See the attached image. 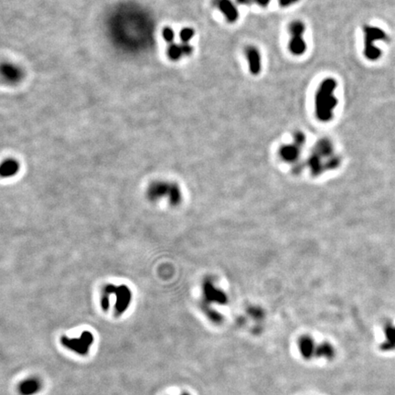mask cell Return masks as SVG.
I'll return each mask as SVG.
<instances>
[{
  "mask_svg": "<svg viewBox=\"0 0 395 395\" xmlns=\"http://www.w3.org/2000/svg\"><path fill=\"white\" fill-rule=\"evenodd\" d=\"M41 388V381L37 379H26L19 385V393L21 395H32L38 393Z\"/></svg>",
  "mask_w": 395,
  "mask_h": 395,
  "instance_id": "13",
  "label": "cell"
},
{
  "mask_svg": "<svg viewBox=\"0 0 395 395\" xmlns=\"http://www.w3.org/2000/svg\"><path fill=\"white\" fill-rule=\"evenodd\" d=\"M385 337L386 340L382 343L381 348L385 350L394 349L395 348V327L389 324L385 327Z\"/></svg>",
  "mask_w": 395,
  "mask_h": 395,
  "instance_id": "15",
  "label": "cell"
},
{
  "mask_svg": "<svg viewBox=\"0 0 395 395\" xmlns=\"http://www.w3.org/2000/svg\"><path fill=\"white\" fill-rule=\"evenodd\" d=\"M2 72H3L4 76H7L8 81H14V80L16 81L20 77L19 71L13 65H3Z\"/></svg>",
  "mask_w": 395,
  "mask_h": 395,
  "instance_id": "16",
  "label": "cell"
},
{
  "mask_svg": "<svg viewBox=\"0 0 395 395\" xmlns=\"http://www.w3.org/2000/svg\"><path fill=\"white\" fill-rule=\"evenodd\" d=\"M299 347L301 354L306 359H309L316 354V347L315 345L313 339L310 337L305 336L299 339Z\"/></svg>",
  "mask_w": 395,
  "mask_h": 395,
  "instance_id": "12",
  "label": "cell"
},
{
  "mask_svg": "<svg viewBox=\"0 0 395 395\" xmlns=\"http://www.w3.org/2000/svg\"><path fill=\"white\" fill-rule=\"evenodd\" d=\"M61 341L64 347L80 355H86L94 343V336L91 332L84 331L79 339H69L67 337H63Z\"/></svg>",
  "mask_w": 395,
  "mask_h": 395,
  "instance_id": "4",
  "label": "cell"
},
{
  "mask_svg": "<svg viewBox=\"0 0 395 395\" xmlns=\"http://www.w3.org/2000/svg\"><path fill=\"white\" fill-rule=\"evenodd\" d=\"M194 36V31L191 28H184L179 33V38L182 43H189Z\"/></svg>",
  "mask_w": 395,
  "mask_h": 395,
  "instance_id": "18",
  "label": "cell"
},
{
  "mask_svg": "<svg viewBox=\"0 0 395 395\" xmlns=\"http://www.w3.org/2000/svg\"></svg>",
  "mask_w": 395,
  "mask_h": 395,
  "instance_id": "22",
  "label": "cell"
},
{
  "mask_svg": "<svg viewBox=\"0 0 395 395\" xmlns=\"http://www.w3.org/2000/svg\"><path fill=\"white\" fill-rule=\"evenodd\" d=\"M315 355L316 357H324L327 359H331L334 355V350H333V348L331 347V345H330L329 343H324L320 346L316 347Z\"/></svg>",
  "mask_w": 395,
  "mask_h": 395,
  "instance_id": "17",
  "label": "cell"
},
{
  "mask_svg": "<svg viewBox=\"0 0 395 395\" xmlns=\"http://www.w3.org/2000/svg\"><path fill=\"white\" fill-rule=\"evenodd\" d=\"M193 48L189 43L176 44L171 43L168 48L167 54L171 61H178L183 56H189L192 53Z\"/></svg>",
  "mask_w": 395,
  "mask_h": 395,
  "instance_id": "8",
  "label": "cell"
},
{
  "mask_svg": "<svg viewBox=\"0 0 395 395\" xmlns=\"http://www.w3.org/2000/svg\"><path fill=\"white\" fill-rule=\"evenodd\" d=\"M253 1L256 2L260 6H263V7H266V6H267V4L270 2V0H252V2Z\"/></svg>",
  "mask_w": 395,
  "mask_h": 395,
  "instance_id": "21",
  "label": "cell"
},
{
  "mask_svg": "<svg viewBox=\"0 0 395 395\" xmlns=\"http://www.w3.org/2000/svg\"><path fill=\"white\" fill-rule=\"evenodd\" d=\"M245 54H246L248 63H249L251 73L253 75H257L262 68L261 55H260L258 48L253 46H250L245 49Z\"/></svg>",
  "mask_w": 395,
  "mask_h": 395,
  "instance_id": "10",
  "label": "cell"
},
{
  "mask_svg": "<svg viewBox=\"0 0 395 395\" xmlns=\"http://www.w3.org/2000/svg\"><path fill=\"white\" fill-rule=\"evenodd\" d=\"M337 82L332 78H327L320 83L316 95V115L318 120L329 122L332 119L333 111L338 105L334 95Z\"/></svg>",
  "mask_w": 395,
  "mask_h": 395,
  "instance_id": "1",
  "label": "cell"
},
{
  "mask_svg": "<svg viewBox=\"0 0 395 395\" xmlns=\"http://www.w3.org/2000/svg\"><path fill=\"white\" fill-rule=\"evenodd\" d=\"M215 5L230 23H234L238 19V9L231 0H215Z\"/></svg>",
  "mask_w": 395,
  "mask_h": 395,
  "instance_id": "9",
  "label": "cell"
},
{
  "mask_svg": "<svg viewBox=\"0 0 395 395\" xmlns=\"http://www.w3.org/2000/svg\"><path fill=\"white\" fill-rule=\"evenodd\" d=\"M162 36H163V39L170 44H171L174 41V39H175V33L173 32V30L171 28H169V27H167V28H165L163 30Z\"/></svg>",
  "mask_w": 395,
  "mask_h": 395,
  "instance_id": "19",
  "label": "cell"
},
{
  "mask_svg": "<svg viewBox=\"0 0 395 395\" xmlns=\"http://www.w3.org/2000/svg\"><path fill=\"white\" fill-rule=\"evenodd\" d=\"M203 293L204 299L209 302L217 303V304H225L228 298L223 291L221 290L215 284L210 281L204 282L203 284Z\"/></svg>",
  "mask_w": 395,
  "mask_h": 395,
  "instance_id": "7",
  "label": "cell"
},
{
  "mask_svg": "<svg viewBox=\"0 0 395 395\" xmlns=\"http://www.w3.org/2000/svg\"><path fill=\"white\" fill-rule=\"evenodd\" d=\"M105 294L106 295H115L116 297V304H115V311L116 314L121 315L124 313L131 302V292L129 288L126 285L120 286H113V284H109L105 289Z\"/></svg>",
  "mask_w": 395,
  "mask_h": 395,
  "instance_id": "5",
  "label": "cell"
},
{
  "mask_svg": "<svg viewBox=\"0 0 395 395\" xmlns=\"http://www.w3.org/2000/svg\"><path fill=\"white\" fill-rule=\"evenodd\" d=\"M364 36H365L364 44L365 56L370 61L378 60L381 52L379 48L375 46V41L386 40V34L379 28L366 26L364 27Z\"/></svg>",
  "mask_w": 395,
  "mask_h": 395,
  "instance_id": "2",
  "label": "cell"
},
{
  "mask_svg": "<svg viewBox=\"0 0 395 395\" xmlns=\"http://www.w3.org/2000/svg\"><path fill=\"white\" fill-rule=\"evenodd\" d=\"M149 197L152 199H158L164 194H169L170 202L172 204H177L180 201V192L176 185H168V184H155L149 190Z\"/></svg>",
  "mask_w": 395,
  "mask_h": 395,
  "instance_id": "6",
  "label": "cell"
},
{
  "mask_svg": "<svg viewBox=\"0 0 395 395\" xmlns=\"http://www.w3.org/2000/svg\"><path fill=\"white\" fill-rule=\"evenodd\" d=\"M298 0H280V5L282 7H288L292 4L296 3Z\"/></svg>",
  "mask_w": 395,
  "mask_h": 395,
  "instance_id": "20",
  "label": "cell"
},
{
  "mask_svg": "<svg viewBox=\"0 0 395 395\" xmlns=\"http://www.w3.org/2000/svg\"><path fill=\"white\" fill-rule=\"evenodd\" d=\"M291 33V39L289 41V49L291 53L300 56L305 53L307 45L303 39V34L305 32V25L301 21H294L289 27Z\"/></svg>",
  "mask_w": 395,
  "mask_h": 395,
  "instance_id": "3",
  "label": "cell"
},
{
  "mask_svg": "<svg viewBox=\"0 0 395 395\" xmlns=\"http://www.w3.org/2000/svg\"><path fill=\"white\" fill-rule=\"evenodd\" d=\"M302 145L299 144H291V145H283L280 148V157L282 158L283 160L286 162H295L300 154V148Z\"/></svg>",
  "mask_w": 395,
  "mask_h": 395,
  "instance_id": "11",
  "label": "cell"
},
{
  "mask_svg": "<svg viewBox=\"0 0 395 395\" xmlns=\"http://www.w3.org/2000/svg\"><path fill=\"white\" fill-rule=\"evenodd\" d=\"M19 170L18 163L14 159H7L1 165V176L3 177H12Z\"/></svg>",
  "mask_w": 395,
  "mask_h": 395,
  "instance_id": "14",
  "label": "cell"
}]
</instances>
